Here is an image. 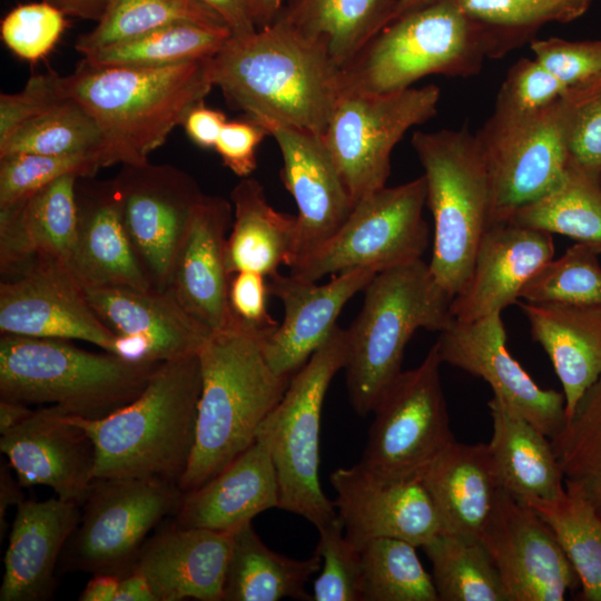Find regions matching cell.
<instances>
[{"label": "cell", "instance_id": "1", "mask_svg": "<svg viewBox=\"0 0 601 601\" xmlns=\"http://www.w3.org/2000/svg\"><path fill=\"white\" fill-rule=\"evenodd\" d=\"M208 75L233 108L263 127L284 125L321 136L344 90L343 69L282 19L231 36L208 59Z\"/></svg>", "mask_w": 601, "mask_h": 601}, {"label": "cell", "instance_id": "2", "mask_svg": "<svg viewBox=\"0 0 601 601\" xmlns=\"http://www.w3.org/2000/svg\"><path fill=\"white\" fill-rule=\"evenodd\" d=\"M267 333L234 316L198 352L201 390L195 444L178 483L184 493L205 484L246 451L282 400L290 378L267 364L262 348Z\"/></svg>", "mask_w": 601, "mask_h": 601}, {"label": "cell", "instance_id": "3", "mask_svg": "<svg viewBox=\"0 0 601 601\" xmlns=\"http://www.w3.org/2000/svg\"><path fill=\"white\" fill-rule=\"evenodd\" d=\"M60 82L63 95L98 125L106 167L148 161L214 88L208 59L155 68L97 66L81 59Z\"/></svg>", "mask_w": 601, "mask_h": 601}, {"label": "cell", "instance_id": "4", "mask_svg": "<svg viewBox=\"0 0 601 601\" xmlns=\"http://www.w3.org/2000/svg\"><path fill=\"white\" fill-rule=\"evenodd\" d=\"M201 374L198 354L160 363L144 391L111 414L70 415L91 437L96 479L179 483L196 437Z\"/></svg>", "mask_w": 601, "mask_h": 601}, {"label": "cell", "instance_id": "5", "mask_svg": "<svg viewBox=\"0 0 601 601\" xmlns=\"http://www.w3.org/2000/svg\"><path fill=\"white\" fill-rule=\"evenodd\" d=\"M363 292L361 311L345 329L344 365L349 403L359 416L373 412L402 373L413 334L420 328L440 333L454 319L453 297L422 258L378 272Z\"/></svg>", "mask_w": 601, "mask_h": 601}, {"label": "cell", "instance_id": "6", "mask_svg": "<svg viewBox=\"0 0 601 601\" xmlns=\"http://www.w3.org/2000/svg\"><path fill=\"white\" fill-rule=\"evenodd\" d=\"M499 59L492 28L457 0H436L400 14L343 69L344 89L394 92L430 75L472 77Z\"/></svg>", "mask_w": 601, "mask_h": 601}, {"label": "cell", "instance_id": "7", "mask_svg": "<svg viewBox=\"0 0 601 601\" xmlns=\"http://www.w3.org/2000/svg\"><path fill=\"white\" fill-rule=\"evenodd\" d=\"M159 364L89 352L67 339L1 334L0 398L97 420L138 397Z\"/></svg>", "mask_w": 601, "mask_h": 601}, {"label": "cell", "instance_id": "8", "mask_svg": "<svg viewBox=\"0 0 601 601\" xmlns=\"http://www.w3.org/2000/svg\"><path fill=\"white\" fill-rule=\"evenodd\" d=\"M412 146L434 221L430 269L454 297L466 284L481 238L492 225L486 160L475 134L465 128L415 131Z\"/></svg>", "mask_w": 601, "mask_h": 601}, {"label": "cell", "instance_id": "9", "mask_svg": "<svg viewBox=\"0 0 601 601\" xmlns=\"http://www.w3.org/2000/svg\"><path fill=\"white\" fill-rule=\"evenodd\" d=\"M346 359L345 329L338 325L292 375L257 437L268 446L279 485L278 509L309 521L316 529L337 516L319 482V431L324 400ZM256 437V439H257Z\"/></svg>", "mask_w": 601, "mask_h": 601}, {"label": "cell", "instance_id": "10", "mask_svg": "<svg viewBox=\"0 0 601 601\" xmlns=\"http://www.w3.org/2000/svg\"><path fill=\"white\" fill-rule=\"evenodd\" d=\"M435 344L421 364L402 371L373 410L358 464L382 481L416 477L455 442Z\"/></svg>", "mask_w": 601, "mask_h": 601}, {"label": "cell", "instance_id": "11", "mask_svg": "<svg viewBox=\"0 0 601 601\" xmlns=\"http://www.w3.org/2000/svg\"><path fill=\"white\" fill-rule=\"evenodd\" d=\"M184 492L161 479H96L61 561L67 570L119 578L130 572L148 533L178 510Z\"/></svg>", "mask_w": 601, "mask_h": 601}, {"label": "cell", "instance_id": "12", "mask_svg": "<svg viewBox=\"0 0 601 601\" xmlns=\"http://www.w3.org/2000/svg\"><path fill=\"white\" fill-rule=\"evenodd\" d=\"M425 205L423 176L364 196L336 234L289 274L317 282L348 269L365 267L378 273L422 258L430 240Z\"/></svg>", "mask_w": 601, "mask_h": 601}, {"label": "cell", "instance_id": "13", "mask_svg": "<svg viewBox=\"0 0 601 601\" xmlns=\"http://www.w3.org/2000/svg\"><path fill=\"white\" fill-rule=\"evenodd\" d=\"M440 96L434 85L385 93L342 91L323 139L354 204L386 186L394 147L408 129L436 115Z\"/></svg>", "mask_w": 601, "mask_h": 601}, {"label": "cell", "instance_id": "14", "mask_svg": "<svg viewBox=\"0 0 601 601\" xmlns=\"http://www.w3.org/2000/svg\"><path fill=\"white\" fill-rule=\"evenodd\" d=\"M574 87L539 112L513 121L491 117L475 132L492 188V224L508 221L565 175Z\"/></svg>", "mask_w": 601, "mask_h": 601}, {"label": "cell", "instance_id": "15", "mask_svg": "<svg viewBox=\"0 0 601 601\" xmlns=\"http://www.w3.org/2000/svg\"><path fill=\"white\" fill-rule=\"evenodd\" d=\"M124 225L152 288L166 290L193 213L205 194L170 165H121L114 178Z\"/></svg>", "mask_w": 601, "mask_h": 601}, {"label": "cell", "instance_id": "16", "mask_svg": "<svg viewBox=\"0 0 601 601\" xmlns=\"http://www.w3.org/2000/svg\"><path fill=\"white\" fill-rule=\"evenodd\" d=\"M479 540L496 566L506 601H562L579 585L550 526L530 504L501 487Z\"/></svg>", "mask_w": 601, "mask_h": 601}, {"label": "cell", "instance_id": "17", "mask_svg": "<svg viewBox=\"0 0 601 601\" xmlns=\"http://www.w3.org/2000/svg\"><path fill=\"white\" fill-rule=\"evenodd\" d=\"M501 313L473 322L453 319L434 343L442 363L482 378L532 425L554 437L566 422L562 392L540 387L511 355Z\"/></svg>", "mask_w": 601, "mask_h": 601}, {"label": "cell", "instance_id": "18", "mask_svg": "<svg viewBox=\"0 0 601 601\" xmlns=\"http://www.w3.org/2000/svg\"><path fill=\"white\" fill-rule=\"evenodd\" d=\"M1 334L78 339L116 354L117 336L97 316L67 265L36 263L0 284Z\"/></svg>", "mask_w": 601, "mask_h": 601}, {"label": "cell", "instance_id": "19", "mask_svg": "<svg viewBox=\"0 0 601 601\" xmlns=\"http://www.w3.org/2000/svg\"><path fill=\"white\" fill-rule=\"evenodd\" d=\"M329 482L345 535L359 550L376 538L400 539L422 548L443 532L420 476L382 481L357 463L333 471Z\"/></svg>", "mask_w": 601, "mask_h": 601}, {"label": "cell", "instance_id": "20", "mask_svg": "<svg viewBox=\"0 0 601 601\" xmlns=\"http://www.w3.org/2000/svg\"><path fill=\"white\" fill-rule=\"evenodd\" d=\"M92 309L117 336L116 355L159 364L198 354L210 329L166 290L126 286L85 288Z\"/></svg>", "mask_w": 601, "mask_h": 601}, {"label": "cell", "instance_id": "21", "mask_svg": "<svg viewBox=\"0 0 601 601\" xmlns=\"http://www.w3.org/2000/svg\"><path fill=\"white\" fill-rule=\"evenodd\" d=\"M0 435V450L22 486L46 485L60 499L83 503L95 480L96 449L70 415L40 407Z\"/></svg>", "mask_w": 601, "mask_h": 601}, {"label": "cell", "instance_id": "22", "mask_svg": "<svg viewBox=\"0 0 601 601\" xmlns=\"http://www.w3.org/2000/svg\"><path fill=\"white\" fill-rule=\"evenodd\" d=\"M376 274L372 268H354L335 274L326 284L292 274L267 277L269 294L284 306L282 324L262 339L269 367L277 375L290 378L333 333L346 303Z\"/></svg>", "mask_w": 601, "mask_h": 601}, {"label": "cell", "instance_id": "23", "mask_svg": "<svg viewBox=\"0 0 601 601\" xmlns=\"http://www.w3.org/2000/svg\"><path fill=\"white\" fill-rule=\"evenodd\" d=\"M264 128L278 145L280 178L297 206L294 266L336 234L354 203L323 136L284 125Z\"/></svg>", "mask_w": 601, "mask_h": 601}, {"label": "cell", "instance_id": "24", "mask_svg": "<svg viewBox=\"0 0 601 601\" xmlns=\"http://www.w3.org/2000/svg\"><path fill=\"white\" fill-rule=\"evenodd\" d=\"M231 223V201L220 196H203L176 255L166 289L211 332L234 319L229 305L231 276L226 265L227 231Z\"/></svg>", "mask_w": 601, "mask_h": 601}, {"label": "cell", "instance_id": "25", "mask_svg": "<svg viewBox=\"0 0 601 601\" xmlns=\"http://www.w3.org/2000/svg\"><path fill=\"white\" fill-rule=\"evenodd\" d=\"M554 252L552 234L511 221L492 224L477 246L466 284L452 298L453 318L473 322L516 303Z\"/></svg>", "mask_w": 601, "mask_h": 601}, {"label": "cell", "instance_id": "26", "mask_svg": "<svg viewBox=\"0 0 601 601\" xmlns=\"http://www.w3.org/2000/svg\"><path fill=\"white\" fill-rule=\"evenodd\" d=\"M233 532L174 524L147 539L135 568L158 601H223Z\"/></svg>", "mask_w": 601, "mask_h": 601}, {"label": "cell", "instance_id": "27", "mask_svg": "<svg viewBox=\"0 0 601 601\" xmlns=\"http://www.w3.org/2000/svg\"><path fill=\"white\" fill-rule=\"evenodd\" d=\"M77 181L78 226L68 268L83 288H152L127 235L114 179Z\"/></svg>", "mask_w": 601, "mask_h": 601}, {"label": "cell", "instance_id": "28", "mask_svg": "<svg viewBox=\"0 0 601 601\" xmlns=\"http://www.w3.org/2000/svg\"><path fill=\"white\" fill-rule=\"evenodd\" d=\"M80 508L58 496L17 505L3 561L1 601H42L52 595L56 566L79 523Z\"/></svg>", "mask_w": 601, "mask_h": 601}, {"label": "cell", "instance_id": "29", "mask_svg": "<svg viewBox=\"0 0 601 601\" xmlns=\"http://www.w3.org/2000/svg\"><path fill=\"white\" fill-rule=\"evenodd\" d=\"M77 175L62 176L0 209V272L21 275L36 263L68 266L77 236Z\"/></svg>", "mask_w": 601, "mask_h": 601}, {"label": "cell", "instance_id": "30", "mask_svg": "<svg viewBox=\"0 0 601 601\" xmlns=\"http://www.w3.org/2000/svg\"><path fill=\"white\" fill-rule=\"evenodd\" d=\"M278 505L276 469L267 444L257 437L213 479L184 493L175 524L234 532Z\"/></svg>", "mask_w": 601, "mask_h": 601}, {"label": "cell", "instance_id": "31", "mask_svg": "<svg viewBox=\"0 0 601 601\" xmlns=\"http://www.w3.org/2000/svg\"><path fill=\"white\" fill-rule=\"evenodd\" d=\"M520 307L560 380L568 420L601 376V306L522 302Z\"/></svg>", "mask_w": 601, "mask_h": 601}, {"label": "cell", "instance_id": "32", "mask_svg": "<svg viewBox=\"0 0 601 601\" xmlns=\"http://www.w3.org/2000/svg\"><path fill=\"white\" fill-rule=\"evenodd\" d=\"M443 532L479 538L499 490L485 443H452L420 475Z\"/></svg>", "mask_w": 601, "mask_h": 601}, {"label": "cell", "instance_id": "33", "mask_svg": "<svg viewBox=\"0 0 601 601\" xmlns=\"http://www.w3.org/2000/svg\"><path fill=\"white\" fill-rule=\"evenodd\" d=\"M492 437L487 443L499 486L520 500H552L564 491L550 439L501 397L487 402Z\"/></svg>", "mask_w": 601, "mask_h": 601}, {"label": "cell", "instance_id": "34", "mask_svg": "<svg viewBox=\"0 0 601 601\" xmlns=\"http://www.w3.org/2000/svg\"><path fill=\"white\" fill-rule=\"evenodd\" d=\"M233 223L226 243L229 275L255 272L270 277L280 265L293 266L297 247V218L272 207L264 187L244 178L230 194Z\"/></svg>", "mask_w": 601, "mask_h": 601}, {"label": "cell", "instance_id": "35", "mask_svg": "<svg viewBox=\"0 0 601 601\" xmlns=\"http://www.w3.org/2000/svg\"><path fill=\"white\" fill-rule=\"evenodd\" d=\"M398 0H286L276 19L318 43L347 67L398 16Z\"/></svg>", "mask_w": 601, "mask_h": 601}, {"label": "cell", "instance_id": "36", "mask_svg": "<svg viewBox=\"0 0 601 601\" xmlns=\"http://www.w3.org/2000/svg\"><path fill=\"white\" fill-rule=\"evenodd\" d=\"M321 566L317 553L297 560L270 550L252 522L245 523L233 532L224 601H312L306 583Z\"/></svg>", "mask_w": 601, "mask_h": 601}, {"label": "cell", "instance_id": "37", "mask_svg": "<svg viewBox=\"0 0 601 601\" xmlns=\"http://www.w3.org/2000/svg\"><path fill=\"white\" fill-rule=\"evenodd\" d=\"M508 221L566 236L601 254V180L569 164L562 180Z\"/></svg>", "mask_w": 601, "mask_h": 601}, {"label": "cell", "instance_id": "38", "mask_svg": "<svg viewBox=\"0 0 601 601\" xmlns=\"http://www.w3.org/2000/svg\"><path fill=\"white\" fill-rule=\"evenodd\" d=\"M225 26L170 23L86 53L97 66L166 67L214 57L231 37Z\"/></svg>", "mask_w": 601, "mask_h": 601}, {"label": "cell", "instance_id": "39", "mask_svg": "<svg viewBox=\"0 0 601 601\" xmlns=\"http://www.w3.org/2000/svg\"><path fill=\"white\" fill-rule=\"evenodd\" d=\"M422 548L439 601H506L496 566L479 538L442 532Z\"/></svg>", "mask_w": 601, "mask_h": 601}, {"label": "cell", "instance_id": "40", "mask_svg": "<svg viewBox=\"0 0 601 601\" xmlns=\"http://www.w3.org/2000/svg\"><path fill=\"white\" fill-rule=\"evenodd\" d=\"M550 441L565 491L587 500L601 515V376Z\"/></svg>", "mask_w": 601, "mask_h": 601}, {"label": "cell", "instance_id": "41", "mask_svg": "<svg viewBox=\"0 0 601 601\" xmlns=\"http://www.w3.org/2000/svg\"><path fill=\"white\" fill-rule=\"evenodd\" d=\"M550 526L574 569L581 599L601 601V515L587 500L564 491L528 501Z\"/></svg>", "mask_w": 601, "mask_h": 601}, {"label": "cell", "instance_id": "42", "mask_svg": "<svg viewBox=\"0 0 601 601\" xmlns=\"http://www.w3.org/2000/svg\"><path fill=\"white\" fill-rule=\"evenodd\" d=\"M416 548L393 538L367 541L361 548L362 601H439Z\"/></svg>", "mask_w": 601, "mask_h": 601}, {"label": "cell", "instance_id": "43", "mask_svg": "<svg viewBox=\"0 0 601 601\" xmlns=\"http://www.w3.org/2000/svg\"><path fill=\"white\" fill-rule=\"evenodd\" d=\"M176 22L225 26L193 0H110L96 26L77 38L75 49L83 56Z\"/></svg>", "mask_w": 601, "mask_h": 601}, {"label": "cell", "instance_id": "44", "mask_svg": "<svg viewBox=\"0 0 601 601\" xmlns=\"http://www.w3.org/2000/svg\"><path fill=\"white\" fill-rule=\"evenodd\" d=\"M100 147L101 132L95 119L78 101L66 97L1 141L0 156L29 152L101 157Z\"/></svg>", "mask_w": 601, "mask_h": 601}, {"label": "cell", "instance_id": "45", "mask_svg": "<svg viewBox=\"0 0 601 601\" xmlns=\"http://www.w3.org/2000/svg\"><path fill=\"white\" fill-rule=\"evenodd\" d=\"M474 18L489 24L501 58L531 42L543 26L568 23L583 16L592 0H457Z\"/></svg>", "mask_w": 601, "mask_h": 601}, {"label": "cell", "instance_id": "46", "mask_svg": "<svg viewBox=\"0 0 601 601\" xmlns=\"http://www.w3.org/2000/svg\"><path fill=\"white\" fill-rule=\"evenodd\" d=\"M600 256L591 246L575 243L534 274L520 299L534 304L601 306Z\"/></svg>", "mask_w": 601, "mask_h": 601}, {"label": "cell", "instance_id": "47", "mask_svg": "<svg viewBox=\"0 0 601 601\" xmlns=\"http://www.w3.org/2000/svg\"><path fill=\"white\" fill-rule=\"evenodd\" d=\"M105 168L97 154L49 156L18 152L0 156V209L24 200L66 175L91 178Z\"/></svg>", "mask_w": 601, "mask_h": 601}, {"label": "cell", "instance_id": "48", "mask_svg": "<svg viewBox=\"0 0 601 601\" xmlns=\"http://www.w3.org/2000/svg\"><path fill=\"white\" fill-rule=\"evenodd\" d=\"M317 531L315 553L322 566L312 601H362L361 550L346 538L338 515Z\"/></svg>", "mask_w": 601, "mask_h": 601}, {"label": "cell", "instance_id": "49", "mask_svg": "<svg viewBox=\"0 0 601 601\" xmlns=\"http://www.w3.org/2000/svg\"><path fill=\"white\" fill-rule=\"evenodd\" d=\"M568 90L533 57H523L509 69L490 117L499 121L526 118L553 104Z\"/></svg>", "mask_w": 601, "mask_h": 601}, {"label": "cell", "instance_id": "50", "mask_svg": "<svg viewBox=\"0 0 601 601\" xmlns=\"http://www.w3.org/2000/svg\"><path fill=\"white\" fill-rule=\"evenodd\" d=\"M65 16L45 1L20 4L1 20V39L16 57L39 61L60 40L66 28Z\"/></svg>", "mask_w": 601, "mask_h": 601}, {"label": "cell", "instance_id": "51", "mask_svg": "<svg viewBox=\"0 0 601 601\" xmlns=\"http://www.w3.org/2000/svg\"><path fill=\"white\" fill-rule=\"evenodd\" d=\"M574 89L568 132L569 164L601 180V76Z\"/></svg>", "mask_w": 601, "mask_h": 601}, {"label": "cell", "instance_id": "52", "mask_svg": "<svg viewBox=\"0 0 601 601\" xmlns=\"http://www.w3.org/2000/svg\"><path fill=\"white\" fill-rule=\"evenodd\" d=\"M530 48L533 58L569 89L601 76V40L535 38Z\"/></svg>", "mask_w": 601, "mask_h": 601}, {"label": "cell", "instance_id": "53", "mask_svg": "<svg viewBox=\"0 0 601 601\" xmlns=\"http://www.w3.org/2000/svg\"><path fill=\"white\" fill-rule=\"evenodd\" d=\"M60 78L55 72L35 75L21 91L0 95V142L20 126L66 98Z\"/></svg>", "mask_w": 601, "mask_h": 601}, {"label": "cell", "instance_id": "54", "mask_svg": "<svg viewBox=\"0 0 601 601\" xmlns=\"http://www.w3.org/2000/svg\"><path fill=\"white\" fill-rule=\"evenodd\" d=\"M266 136H269L268 131L247 117L227 120L214 149L230 171L246 178L257 167V149Z\"/></svg>", "mask_w": 601, "mask_h": 601}, {"label": "cell", "instance_id": "55", "mask_svg": "<svg viewBox=\"0 0 601 601\" xmlns=\"http://www.w3.org/2000/svg\"><path fill=\"white\" fill-rule=\"evenodd\" d=\"M268 280L263 274L238 272L229 283V305L236 318L265 332L278 324L267 311Z\"/></svg>", "mask_w": 601, "mask_h": 601}, {"label": "cell", "instance_id": "56", "mask_svg": "<svg viewBox=\"0 0 601 601\" xmlns=\"http://www.w3.org/2000/svg\"><path fill=\"white\" fill-rule=\"evenodd\" d=\"M226 122L223 111L209 108L200 101L189 109L181 126L195 145L206 149L215 147Z\"/></svg>", "mask_w": 601, "mask_h": 601}, {"label": "cell", "instance_id": "57", "mask_svg": "<svg viewBox=\"0 0 601 601\" xmlns=\"http://www.w3.org/2000/svg\"><path fill=\"white\" fill-rule=\"evenodd\" d=\"M217 16L234 37L257 30L250 11V0H193Z\"/></svg>", "mask_w": 601, "mask_h": 601}, {"label": "cell", "instance_id": "58", "mask_svg": "<svg viewBox=\"0 0 601 601\" xmlns=\"http://www.w3.org/2000/svg\"><path fill=\"white\" fill-rule=\"evenodd\" d=\"M115 601H158L146 578L137 568H134L119 580Z\"/></svg>", "mask_w": 601, "mask_h": 601}, {"label": "cell", "instance_id": "59", "mask_svg": "<svg viewBox=\"0 0 601 601\" xmlns=\"http://www.w3.org/2000/svg\"><path fill=\"white\" fill-rule=\"evenodd\" d=\"M66 16L99 21L110 0H42Z\"/></svg>", "mask_w": 601, "mask_h": 601}, {"label": "cell", "instance_id": "60", "mask_svg": "<svg viewBox=\"0 0 601 601\" xmlns=\"http://www.w3.org/2000/svg\"><path fill=\"white\" fill-rule=\"evenodd\" d=\"M120 578L109 573H96L79 595L80 601H115Z\"/></svg>", "mask_w": 601, "mask_h": 601}, {"label": "cell", "instance_id": "61", "mask_svg": "<svg viewBox=\"0 0 601 601\" xmlns=\"http://www.w3.org/2000/svg\"><path fill=\"white\" fill-rule=\"evenodd\" d=\"M22 485L16 482L10 473L8 465L1 464L0 471V524L3 525V518L7 509L16 504L18 505L23 501V495L21 494L20 487Z\"/></svg>", "mask_w": 601, "mask_h": 601}, {"label": "cell", "instance_id": "62", "mask_svg": "<svg viewBox=\"0 0 601 601\" xmlns=\"http://www.w3.org/2000/svg\"><path fill=\"white\" fill-rule=\"evenodd\" d=\"M31 412L26 404L0 398V434L21 423Z\"/></svg>", "mask_w": 601, "mask_h": 601}, {"label": "cell", "instance_id": "63", "mask_svg": "<svg viewBox=\"0 0 601 601\" xmlns=\"http://www.w3.org/2000/svg\"><path fill=\"white\" fill-rule=\"evenodd\" d=\"M286 0H250V11L257 29L276 20Z\"/></svg>", "mask_w": 601, "mask_h": 601}, {"label": "cell", "instance_id": "64", "mask_svg": "<svg viewBox=\"0 0 601 601\" xmlns=\"http://www.w3.org/2000/svg\"><path fill=\"white\" fill-rule=\"evenodd\" d=\"M434 1L436 0H398V16Z\"/></svg>", "mask_w": 601, "mask_h": 601}]
</instances>
